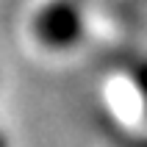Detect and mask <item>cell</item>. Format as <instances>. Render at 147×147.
<instances>
[{
  "instance_id": "1",
  "label": "cell",
  "mask_w": 147,
  "mask_h": 147,
  "mask_svg": "<svg viewBox=\"0 0 147 147\" xmlns=\"http://www.w3.org/2000/svg\"><path fill=\"white\" fill-rule=\"evenodd\" d=\"M22 39L42 58H67L89 39L86 0H31Z\"/></svg>"
},
{
  "instance_id": "3",
  "label": "cell",
  "mask_w": 147,
  "mask_h": 147,
  "mask_svg": "<svg viewBox=\"0 0 147 147\" xmlns=\"http://www.w3.org/2000/svg\"><path fill=\"white\" fill-rule=\"evenodd\" d=\"M0 142H3V136H0Z\"/></svg>"
},
{
  "instance_id": "2",
  "label": "cell",
  "mask_w": 147,
  "mask_h": 147,
  "mask_svg": "<svg viewBox=\"0 0 147 147\" xmlns=\"http://www.w3.org/2000/svg\"><path fill=\"white\" fill-rule=\"evenodd\" d=\"M100 100L119 131L147 142V58L111 69L100 86Z\"/></svg>"
}]
</instances>
